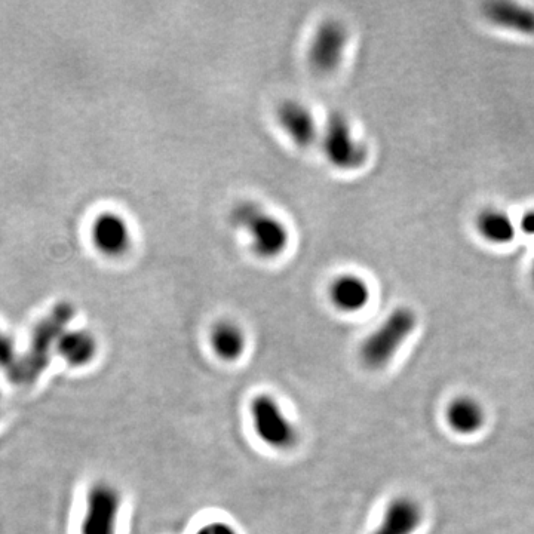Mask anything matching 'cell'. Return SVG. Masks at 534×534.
I'll return each instance as SVG.
<instances>
[{"mask_svg": "<svg viewBox=\"0 0 534 534\" xmlns=\"http://www.w3.org/2000/svg\"><path fill=\"white\" fill-rule=\"evenodd\" d=\"M75 316V308L69 303H60L46 316L33 339V359L36 370H44L49 361V354L57 349L61 336L67 331L70 321Z\"/></svg>", "mask_w": 534, "mask_h": 534, "instance_id": "obj_7", "label": "cell"}, {"mask_svg": "<svg viewBox=\"0 0 534 534\" xmlns=\"http://www.w3.org/2000/svg\"><path fill=\"white\" fill-rule=\"evenodd\" d=\"M483 15L494 26L520 35L534 36V9L514 2H489Z\"/></svg>", "mask_w": 534, "mask_h": 534, "instance_id": "obj_10", "label": "cell"}, {"mask_svg": "<svg viewBox=\"0 0 534 534\" xmlns=\"http://www.w3.org/2000/svg\"><path fill=\"white\" fill-rule=\"evenodd\" d=\"M94 247L107 257H121L130 250L131 230L127 220L116 213H101L91 226Z\"/></svg>", "mask_w": 534, "mask_h": 534, "instance_id": "obj_8", "label": "cell"}, {"mask_svg": "<svg viewBox=\"0 0 534 534\" xmlns=\"http://www.w3.org/2000/svg\"><path fill=\"white\" fill-rule=\"evenodd\" d=\"M230 220L250 236L251 248L262 259H276L290 244L287 226L254 202L235 205Z\"/></svg>", "mask_w": 534, "mask_h": 534, "instance_id": "obj_1", "label": "cell"}, {"mask_svg": "<svg viewBox=\"0 0 534 534\" xmlns=\"http://www.w3.org/2000/svg\"><path fill=\"white\" fill-rule=\"evenodd\" d=\"M530 276H532V282H533V287H534V260L532 263V270H530Z\"/></svg>", "mask_w": 534, "mask_h": 534, "instance_id": "obj_19", "label": "cell"}, {"mask_svg": "<svg viewBox=\"0 0 534 534\" xmlns=\"http://www.w3.org/2000/svg\"><path fill=\"white\" fill-rule=\"evenodd\" d=\"M416 327L417 315L413 309L405 306L395 309L362 343V362L371 370L385 367Z\"/></svg>", "mask_w": 534, "mask_h": 534, "instance_id": "obj_2", "label": "cell"}, {"mask_svg": "<svg viewBox=\"0 0 534 534\" xmlns=\"http://www.w3.org/2000/svg\"><path fill=\"white\" fill-rule=\"evenodd\" d=\"M122 496L115 486L97 483L88 493L81 534H116Z\"/></svg>", "mask_w": 534, "mask_h": 534, "instance_id": "obj_6", "label": "cell"}, {"mask_svg": "<svg viewBox=\"0 0 534 534\" xmlns=\"http://www.w3.org/2000/svg\"><path fill=\"white\" fill-rule=\"evenodd\" d=\"M349 44V32L339 20L322 21L309 48V63L316 72L333 73L339 69Z\"/></svg>", "mask_w": 534, "mask_h": 534, "instance_id": "obj_5", "label": "cell"}, {"mask_svg": "<svg viewBox=\"0 0 534 534\" xmlns=\"http://www.w3.org/2000/svg\"><path fill=\"white\" fill-rule=\"evenodd\" d=\"M423 511L411 497H397L389 503L373 534H413L422 523Z\"/></svg>", "mask_w": 534, "mask_h": 534, "instance_id": "obj_11", "label": "cell"}, {"mask_svg": "<svg viewBox=\"0 0 534 534\" xmlns=\"http://www.w3.org/2000/svg\"><path fill=\"white\" fill-rule=\"evenodd\" d=\"M196 534H239L233 529L230 524L222 523V521H216V523H208L202 526Z\"/></svg>", "mask_w": 534, "mask_h": 534, "instance_id": "obj_17", "label": "cell"}, {"mask_svg": "<svg viewBox=\"0 0 534 534\" xmlns=\"http://www.w3.org/2000/svg\"><path fill=\"white\" fill-rule=\"evenodd\" d=\"M55 351L72 367H85L97 355V339L87 330H67Z\"/></svg>", "mask_w": 534, "mask_h": 534, "instance_id": "obj_14", "label": "cell"}, {"mask_svg": "<svg viewBox=\"0 0 534 534\" xmlns=\"http://www.w3.org/2000/svg\"><path fill=\"white\" fill-rule=\"evenodd\" d=\"M520 227L526 235L534 236V210L527 211L524 214Z\"/></svg>", "mask_w": 534, "mask_h": 534, "instance_id": "obj_18", "label": "cell"}, {"mask_svg": "<svg viewBox=\"0 0 534 534\" xmlns=\"http://www.w3.org/2000/svg\"><path fill=\"white\" fill-rule=\"evenodd\" d=\"M370 287L358 275H342L330 287V300L339 311L355 313L370 303Z\"/></svg>", "mask_w": 534, "mask_h": 534, "instance_id": "obj_12", "label": "cell"}, {"mask_svg": "<svg viewBox=\"0 0 534 534\" xmlns=\"http://www.w3.org/2000/svg\"><path fill=\"white\" fill-rule=\"evenodd\" d=\"M478 233L490 244L506 245L514 241L517 226L505 211L486 208L475 220Z\"/></svg>", "mask_w": 534, "mask_h": 534, "instance_id": "obj_16", "label": "cell"}, {"mask_svg": "<svg viewBox=\"0 0 534 534\" xmlns=\"http://www.w3.org/2000/svg\"><path fill=\"white\" fill-rule=\"evenodd\" d=\"M282 131L299 147H309L318 137L315 116L306 104L297 100L282 101L276 110Z\"/></svg>", "mask_w": 534, "mask_h": 534, "instance_id": "obj_9", "label": "cell"}, {"mask_svg": "<svg viewBox=\"0 0 534 534\" xmlns=\"http://www.w3.org/2000/svg\"><path fill=\"white\" fill-rule=\"evenodd\" d=\"M210 345L222 361L235 362L244 355L247 337L235 322L220 321L211 330Z\"/></svg>", "mask_w": 534, "mask_h": 534, "instance_id": "obj_15", "label": "cell"}, {"mask_svg": "<svg viewBox=\"0 0 534 534\" xmlns=\"http://www.w3.org/2000/svg\"><path fill=\"white\" fill-rule=\"evenodd\" d=\"M325 158L337 170L354 171L367 162V147L355 137L351 122L343 113H333L322 135Z\"/></svg>", "mask_w": 534, "mask_h": 534, "instance_id": "obj_3", "label": "cell"}, {"mask_svg": "<svg viewBox=\"0 0 534 534\" xmlns=\"http://www.w3.org/2000/svg\"><path fill=\"white\" fill-rule=\"evenodd\" d=\"M445 420L456 434L472 435L483 428L486 416L480 402L474 398L459 397L448 404Z\"/></svg>", "mask_w": 534, "mask_h": 534, "instance_id": "obj_13", "label": "cell"}, {"mask_svg": "<svg viewBox=\"0 0 534 534\" xmlns=\"http://www.w3.org/2000/svg\"><path fill=\"white\" fill-rule=\"evenodd\" d=\"M251 420L259 440L273 450H291L299 441L296 426L270 395H257L251 401Z\"/></svg>", "mask_w": 534, "mask_h": 534, "instance_id": "obj_4", "label": "cell"}]
</instances>
